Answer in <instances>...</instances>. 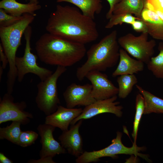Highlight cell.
<instances>
[{
	"label": "cell",
	"instance_id": "6da1fadb",
	"mask_svg": "<svg viewBox=\"0 0 163 163\" xmlns=\"http://www.w3.org/2000/svg\"><path fill=\"white\" fill-rule=\"evenodd\" d=\"M48 33L85 44L96 40L99 33L94 19L84 15L78 8L57 5L45 27Z\"/></svg>",
	"mask_w": 163,
	"mask_h": 163
},
{
	"label": "cell",
	"instance_id": "7a4b0ae2",
	"mask_svg": "<svg viewBox=\"0 0 163 163\" xmlns=\"http://www.w3.org/2000/svg\"><path fill=\"white\" fill-rule=\"evenodd\" d=\"M35 48L37 57L42 62L66 67L80 61L87 52L84 44L49 33L40 37L35 43Z\"/></svg>",
	"mask_w": 163,
	"mask_h": 163
},
{
	"label": "cell",
	"instance_id": "3957f363",
	"mask_svg": "<svg viewBox=\"0 0 163 163\" xmlns=\"http://www.w3.org/2000/svg\"><path fill=\"white\" fill-rule=\"evenodd\" d=\"M116 30L112 31L87 51V59L77 69L78 80H83L89 72H103L115 66L119 59V45Z\"/></svg>",
	"mask_w": 163,
	"mask_h": 163
},
{
	"label": "cell",
	"instance_id": "277c9868",
	"mask_svg": "<svg viewBox=\"0 0 163 163\" xmlns=\"http://www.w3.org/2000/svg\"><path fill=\"white\" fill-rule=\"evenodd\" d=\"M35 16L24 14L22 18L14 24L8 27H0L1 44L8 60L9 69L7 81V92L12 93L17 72L15 65L16 53L21 45V39L27 28L34 21Z\"/></svg>",
	"mask_w": 163,
	"mask_h": 163
},
{
	"label": "cell",
	"instance_id": "5b68a950",
	"mask_svg": "<svg viewBox=\"0 0 163 163\" xmlns=\"http://www.w3.org/2000/svg\"><path fill=\"white\" fill-rule=\"evenodd\" d=\"M66 67L58 66L54 72L37 85L35 102L38 109L47 116L57 110L60 101L58 97L57 80L66 71Z\"/></svg>",
	"mask_w": 163,
	"mask_h": 163
},
{
	"label": "cell",
	"instance_id": "8992f818",
	"mask_svg": "<svg viewBox=\"0 0 163 163\" xmlns=\"http://www.w3.org/2000/svg\"><path fill=\"white\" fill-rule=\"evenodd\" d=\"M122 133L119 131L117 133L116 137L111 141V143L108 146L102 149L92 152L85 151L77 158L75 162L77 163H89L97 162L101 158L109 157L115 158L120 154L134 155L139 156L148 161L150 160L146 155L140 153V152L144 151L145 148L139 147L133 144L130 147L125 146L122 143L121 138Z\"/></svg>",
	"mask_w": 163,
	"mask_h": 163
},
{
	"label": "cell",
	"instance_id": "52a82bcc",
	"mask_svg": "<svg viewBox=\"0 0 163 163\" xmlns=\"http://www.w3.org/2000/svg\"><path fill=\"white\" fill-rule=\"evenodd\" d=\"M32 28L30 25L24 33L26 41L24 53L22 57L16 56L15 65L17 72L18 81L21 82L27 73H31L38 76L43 81L50 76L53 72L48 69L39 66L37 63V56L31 52L30 40Z\"/></svg>",
	"mask_w": 163,
	"mask_h": 163
},
{
	"label": "cell",
	"instance_id": "ba28073f",
	"mask_svg": "<svg viewBox=\"0 0 163 163\" xmlns=\"http://www.w3.org/2000/svg\"><path fill=\"white\" fill-rule=\"evenodd\" d=\"M149 34L142 33L136 36L128 33L118 38L120 45L128 53L136 59L147 64L154 53L156 45L154 40H148Z\"/></svg>",
	"mask_w": 163,
	"mask_h": 163
},
{
	"label": "cell",
	"instance_id": "9c48e42d",
	"mask_svg": "<svg viewBox=\"0 0 163 163\" xmlns=\"http://www.w3.org/2000/svg\"><path fill=\"white\" fill-rule=\"evenodd\" d=\"M27 105L25 101L14 102L11 94L7 93L0 102V124L9 121H18L21 124L29 123L33 114L24 110Z\"/></svg>",
	"mask_w": 163,
	"mask_h": 163
},
{
	"label": "cell",
	"instance_id": "30bf717a",
	"mask_svg": "<svg viewBox=\"0 0 163 163\" xmlns=\"http://www.w3.org/2000/svg\"><path fill=\"white\" fill-rule=\"evenodd\" d=\"M117 95L110 98L96 100L95 102L85 107L81 113L72 121L70 125L76 123L81 119H90L97 115L104 113H110L120 117L123 114V107L120 102L116 101Z\"/></svg>",
	"mask_w": 163,
	"mask_h": 163
},
{
	"label": "cell",
	"instance_id": "8fae6325",
	"mask_svg": "<svg viewBox=\"0 0 163 163\" xmlns=\"http://www.w3.org/2000/svg\"><path fill=\"white\" fill-rule=\"evenodd\" d=\"M85 78L91 83L92 95L96 100L108 99L118 94V88L109 79L106 74L93 71L88 73Z\"/></svg>",
	"mask_w": 163,
	"mask_h": 163
},
{
	"label": "cell",
	"instance_id": "7c38bea8",
	"mask_svg": "<svg viewBox=\"0 0 163 163\" xmlns=\"http://www.w3.org/2000/svg\"><path fill=\"white\" fill-rule=\"evenodd\" d=\"M91 84L81 85L73 83L66 88L63 93V97L66 107L74 108L77 106H87L96 100L92 95Z\"/></svg>",
	"mask_w": 163,
	"mask_h": 163
},
{
	"label": "cell",
	"instance_id": "4fadbf2b",
	"mask_svg": "<svg viewBox=\"0 0 163 163\" xmlns=\"http://www.w3.org/2000/svg\"><path fill=\"white\" fill-rule=\"evenodd\" d=\"M56 128L45 123L38 126L37 129L41 138L40 142L42 146L39 152L40 158H53L57 155L66 153V150L53 137V133Z\"/></svg>",
	"mask_w": 163,
	"mask_h": 163
},
{
	"label": "cell",
	"instance_id": "5bb4252c",
	"mask_svg": "<svg viewBox=\"0 0 163 163\" xmlns=\"http://www.w3.org/2000/svg\"><path fill=\"white\" fill-rule=\"evenodd\" d=\"M83 120H80L75 124L71 125L69 129L62 131L58 137L61 144L67 152L77 158L84 152L83 139L79 132Z\"/></svg>",
	"mask_w": 163,
	"mask_h": 163
},
{
	"label": "cell",
	"instance_id": "9a60e30c",
	"mask_svg": "<svg viewBox=\"0 0 163 163\" xmlns=\"http://www.w3.org/2000/svg\"><path fill=\"white\" fill-rule=\"evenodd\" d=\"M81 108H68L59 105L56 110L46 116L45 123L58 127L62 131L68 129L69 126L75 119L82 113Z\"/></svg>",
	"mask_w": 163,
	"mask_h": 163
},
{
	"label": "cell",
	"instance_id": "2e32d148",
	"mask_svg": "<svg viewBox=\"0 0 163 163\" xmlns=\"http://www.w3.org/2000/svg\"><path fill=\"white\" fill-rule=\"evenodd\" d=\"M144 63L129 56L124 50H120L118 64L112 74L113 77L122 75L134 74L142 71L144 69Z\"/></svg>",
	"mask_w": 163,
	"mask_h": 163
},
{
	"label": "cell",
	"instance_id": "e0dca14e",
	"mask_svg": "<svg viewBox=\"0 0 163 163\" xmlns=\"http://www.w3.org/2000/svg\"><path fill=\"white\" fill-rule=\"evenodd\" d=\"M140 19L145 23L149 35L163 41V20L155 11L144 7Z\"/></svg>",
	"mask_w": 163,
	"mask_h": 163
},
{
	"label": "cell",
	"instance_id": "ac0fdd59",
	"mask_svg": "<svg viewBox=\"0 0 163 163\" xmlns=\"http://www.w3.org/2000/svg\"><path fill=\"white\" fill-rule=\"evenodd\" d=\"M41 7L38 2L23 4L17 2L16 0H2L0 2V8L15 16H21L26 13L36 16L35 11L40 9Z\"/></svg>",
	"mask_w": 163,
	"mask_h": 163
},
{
	"label": "cell",
	"instance_id": "d6986e66",
	"mask_svg": "<svg viewBox=\"0 0 163 163\" xmlns=\"http://www.w3.org/2000/svg\"><path fill=\"white\" fill-rule=\"evenodd\" d=\"M57 2H68L76 6L85 16L93 19L95 14L101 12L103 6L101 0H57Z\"/></svg>",
	"mask_w": 163,
	"mask_h": 163
},
{
	"label": "cell",
	"instance_id": "ffe728a7",
	"mask_svg": "<svg viewBox=\"0 0 163 163\" xmlns=\"http://www.w3.org/2000/svg\"><path fill=\"white\" fill-rule=\"evenodd\" d=\"M136 87L143 96L145 108L143 114L152 113L163 114V99L153 94L137 85Z\"/></svg>",
	"mask_w": 163,
	"mask_h": 163
},
{
	"label": "cell",
	"instance_id": "44dd1931",
	"mask_svg": "<svg viewBox=\"0 0 163 163\" xmlns=\"http://www.w3.org/2000/svg\"><path fill=\"white\" fill-rule=\"evenodd\" d=\"M145 0H121L114 7L113 14H130L140 19Z\"/></svg>",
	"mask_w": 163,
	"mask_h": 163
},
{
	"label": "cell",
	"instance_id": "7402d4cb",
	"mask_svg": "<svg viewBox=\"0 0 163 163\" xmlns=\"http://www.w3.org/2000/svg\"><path fill=\"white\" fill-rule=\"evenodd\" d=\"M117 81L118 85V96L124 99L131 92L137 83L138 79L134 74H124L119 76Z\"/></svg>",
	"mask_w": 163,
	"mask_h": 163
},
{
	"label": "cell",
	"instance_id": "603a6c76",
	"mask_svg": "<svg viewBox=\"0 0 163 163\" xmlns=\"http://www.w3.org/2000/svg\"><path fill=\"white\" fill-rule=\"evenodd\" d=\"M158 54L152 57L147 64L148 69L156 78L163 79V42L158 44Z\"/></svg>",
	"mask_w": 163,
	"mask_h": 163
},
{
	"label": "cell",
	"instance_id": "cb8c5ba5",
	"mask_svg": "<svg viewBox=\"0 0 163 163\" xmlns=\"http://www.w3.org/2000/svg\"><path fill=\"white\" fill-rule=\"evenodd\" d=\"M21 123L18 121H12L9 126L0 128V139H6L17 145L20 135L22 132Z\"/></svg>",
	"mask_w": 163,
	"mask_h": 163
},
{
	"label": "cell",
	"instance_id": "d4e9b609",
	"mask_svg": "<svg viewBox=\"0 0 163 163\" xmlns=\"http://www.w3.org/2000/svg\"><path fill=\"white\" fill-rule=\"evenodd\" d=\"M145 104L144 98L140 93L138 94L135 101L136 112L133 123V128L132 136L134 139L133 144H136L139 126L142 116L144 113Z\"/></svg>",
	"mask_w": 163,
	"mask_h": 163
},
{
	"label": "cell",
	"instance_id": "484cf974",
	"mask_svg": "<svg viewBox=\"0 0 163 163\" xmlns=\"http://www.w3.org/2000/svg\"><path fill=\"white\" fill-rule=\"evenodd\" d=\"M136 19H140L130 14H113L105 26L106 29H110L118 24L123 23L131 24Z\"/></svg>",
	"mask_w": 163,
	"mask_h": 163
},
{
	"label": "cell",
	"instance_id": "4316f807",
	"mask_svg": "<svg viewBox=\"0 0 163 163\" xmlns=\"http://www.w3.org/2000/svg\"><path fill=\"white\" fill-rule=\"evenodd\" d=\"M39 134L32 130L22 131L17 145L26 147L34 144L38 139Z\"/></svg>",
	"mask_w": 163,
	"mask_h": 163
},
{
	"label": "cell",
	"instance_id": "83f0119b",
	"mask_svg": "<svg viewBox=\"0 0 163 163\" xmlns=\"http://www.w3.org/2000/svg\"><path fill=\"white\" fill-rule=\"evenodd\" d=\"M22 17V15L17 17L8 14L4 9L0 8V27L11 26L20 20Z\"/></svg>",
	"mask_w": 163,
	"mask_h": 163
},
{
	"label": "cell",
	"instance_id": "f1b7e54d",
	"mask_svg": "<svg viewBox=\"0 0 163 163\" xmlns=\"http://www.w3.org/2000/svg\"><path fill=\"white\" fill-rule=\"evenodd\" d=\"M144 7L152 10L163 12V0H145Z\"/></svg>",
	"mask_w": 163,
	"mask_h": 163
},
{
	"label": "cell",
	"instance_id": "f546056e",
	"mask_svg": "<svg viewBox=\"0 0 163 163\" xmlns=\"http://www.w3.org/2000/svg\"><path fill=\"white\" fill-rule=\"evenodd\" d=\"M133 29L138 32L147 33V29L145 23L141 19H136L131 24Z\"/></svg>",
	"mask_w": 163,
	"mask_h": 163
},
{
	"label": "cell",
	"instance_id": "4dcf8cb0",
	"mask_svg": "<svg viewBox=\"0 0 163 163\" xmlns=\"http://www.w3.org/2000/svg\"><path fill=\"white\" fill-rule=\"evenodd\" d=\"M110 5L109 9L107 13L106 17V19H109L113 14V11L115 6L121 0H106Z\"/></svg>",
	"mask_w": 163,
	"mask_h": 163
},
{
	"label": "cell",
	"instance_id": "1f68e13d",
	"mask_svg": "<svg viewBox=\"0 0 163 163\" xmlns=\"http://www.w3.org/2000/svg\"><path fill=\"white\" fill-rule=\"evenodd\" d=\"M0 59L2 62V67L4 69H5L8 61L1 43L0 44Z\"/></svg>",
	"mask_w": 163,
	"mask_h": 163
},
{
	"label": "cell",
	"instance_id": "d6a6232c",
	"mask_svg": "<svg viewBox=\"0 0 163 163\" xmlns=\"http://www.w3.org/2000/svg\"><path fill=\"white\" fill-rule=\"evenodd\" d=\"M53 158L46 157L40 158L37 160L30 159L27 162L28 163H56L53 159Z\"/></svg>",
	"mask_w": 163,
	"mask_h": 163
},
{
	"label": "cell",
	"instance_id": "836d02e7",
	"mask_svg": "<svg viewBox=\"0 0 163 163\" xmlns=\"http://www.w3.org/2000/svg\"><path fill=\"white\" fill-rule=\"evenodd\" d=\"M13 162L11 159L7 158L2 152H0V163H13Z\"/></svg>",
	"mask_w": 163,
	"mask_h": 163
},
{
	"label": "cell",
	"instance_id": "e575fe53",
	"mask_svg": "<svg viewBox=\"0 0 163 163\" xmlns=\"http://www.w3.org/2000/svg\"><path fill=\"white\" fill-rule=\"evenodd\" d=\"M4 69H3L2 66H0V79L1 80V77L2 76V73L3 72V70Z\"/></svg>",
	"mask_w": 163,
	"mask_h": 163
},
{
	"label": "cell",
	"instance_id": "d590c367",
	"mask_svg": "<svg viewBox=\"0 0 163 163\" xmlns=\"http://www.w3.org/2000/svg\"><path fill=\"white\" fill-rule=\"evenodd\" d=\"M26 1H28L30 3H35L38 2V0H26Z\"/></svg>",
	"mask_w": 163,
	"mask_h": 163
}]
</instances>
